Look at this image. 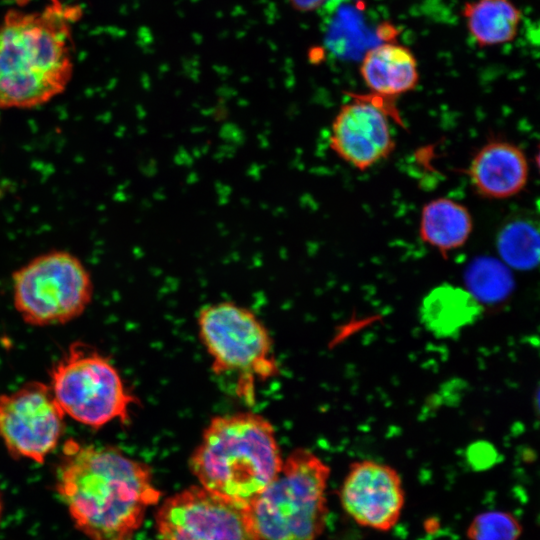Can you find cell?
I'll return each mask as SVG.
<instances>
[{"label": "cell", "instance_id": "obj_1", "mask_svg": "<svg viewBox=\"0 0 540 540\" xmlns=\"http://www.w3.org/2000/svg\"><path fill=\"white\" fill-rule=\"evenodd\" d=\"M56 491L89 540H133L161 492L150 468L113 446L65 444Z\"/></svg>", "mask_w": 540, "mask_h": 540}, {"label": "cell", "instance_id": "obj_2", "mask_svg": "<svg viewBox=\"0 0 540 540\" xmlns=\"http://www.w3.org/2000/svg\"><path fill=\"white\" fill-rule=\"evenodd\" d=\"M80 14L78 6L58 0L7 11L0 24V109L37 107L66 89Z\"/></svg>", "mask_w": 540, "mask_h": 540}, {"label": "cell", "instance_id": "obj_3", "mask_svg": "<svg viewBox=\"0 0 540 540\" xmlns=\"http://www.w3.org/2000/svg\"><path fill=\"white\" fill-rule=\"evenodd\" d=\"M282 463L272 424L254 412L212 418L189 459L203 489L245 506L274 479Z\"/></svg>", "mask_w": 540, "mask_h": 540}, {"label": "cell", "instance_id": "obj_4", "mask_svg": "<svg viewBox=\"0 0 540 540\" xmlns=\"http://www.w3.org/2000/svg\"><path fill=\"white\" fill-rule=\"evenodd\" d=\"M329 466L307 449H296L248 507L261 540H317L328 515Z\"/></svg>", "mask_w": 540, "mask_h": 540}, {"label": "cell", "instance_id": "obj_5", "mask_svg": "<svg viewBox=\"0 0 540 540\" xmlns=\"http://www.w3.org/2000/svg\"><path fill=\"white\" fill-rule=\"evenodd\" d=\"M198 333L216 375L236 378V393L252 402L258 382L279 373L272 339L249 309L233 302L205 306L197 317Z\"/></svg>", "mask_w": 540, "mask_h": 540}, {"label": "cell", "instance_id": "obj_6", "mask_svg": "<svg viewBox=\"0 0 540 540\" xmlns=\"http://www.w3.org/2000/svg\"><path fill=\"white\" fill-rule=\"evenodd\" d=\"M48 385L65 416L95 429L126 422L138 403L110 360L82 342L53 364Z\"/></svg>", "mask_w": 540, "mask_h": 540}, {"label": "cell", "instance_id": "obj_7", "mask_svg": "<svg viewBox=\"0 0 540 540\" xmlns=\"http://www.w3.org/2000/svg\"><path fill=\"white\" fill-rule=\"evenodd\" d=\"M12 296L26 323L60 325L86 310L93 297V282L80 259L54 250L36 256L13 273Z\"/></svg>", "mask_w": 540, "mask_h": 540}, {"label": "cell", "instance_id": "obj_8", "mask_svg": "<svg viewBox=\"0 0 540 540\" xmlns=\"http://www.w3.org/2000/svg\"><path fill=\"white\" fill-rule=\"evenodd\" d=\"M159 540H261L248 507L193 486L167 498L156 514Z\"/></svg>", "mask_w": 540, "mask_h": 540}, {"label": "cell", "instance_id": "obj_9", "mask_svg": "<svg viewBox=\"0 0 540 540\" xmlns=\"http://www.w3.org/2000/svg\"><path fill=\"white\" fill-rule=\"evenodd\" d=\"M64 418L47 383L29 381L0 394V439L15 457L44 462L60 441Z\"/></svg>", "mask_w": 540, "mask_h": 540}, {"label": "cell", "instance_id": "obj_10", "mask_svg": "<svg viewBox=\"0 0 540 540\" xmlns=\"http://www.w3.org/2000/svg\"><path fill=\"white\" fill-rule=\"evenodd\" d=\"M339 498L343 510L358 525L381 532L398 523L405 504L397 470L367 459L350 464Z\"/></svg>", "mask_w": 540, "mask_h": 540}, {"label": "cell", "instance_id": "obj_11", "mask_svg": "<svg viewBox=\"0 0 540 540\" xmlns=\"http://www.w3.org/2000/svg\"><path fill=\"white\" fill-rule=\"evenodd\" d=\"M389 116L380 102L355 95L339 108L331 123L330 149L355 169L371 168L395 149Z\"/></svg>", "mask_w": 540, "mask_h": 540}, {"label": "cell", "instance_id": "obj_12", "mask_svg": "<svg viewBox=\"0 0 540 540\" xmlns=\"http://www.w3.org/2000/svg\"><path fill=\"white\" fill-rule=\"evenodd\" d=\"M468 175L478 195L502 200L519 194L526 187L529 165L519 146L494 140L483 145L474 155Z\"/></svg>", "mask_w": 540, "mask_h": 540}, {"label": "cell", "instance_id": "obj_13", "mask_svg": "<svg viewBox=\"0 0 540 540\" xmlns=\"http://www.w3.org/2000/svg\"><path fill=\"white\" fill-rule=\"evenodd\" d=\"M360 74L371 95L388 100L413 91L419 82L413 52L389 41L375 44L363 54Z\"/></svg>", "mask_w": 540, "mask_h": 540}, {"label": "cell", "instance_id": "obj_14", "mask_svg": "<svg viewBox=\"0 0 540 540\" xmlns=\"http://www.w3.org/2000/svg\"><path fill=\"white\" fill-rule=\"evenodd\" d=\"M361 0H327L321 7V28L328 48L338 55L364 53L372 47L373 36L381 41L380 30L372 31Z\"/></svg>", "mask_w": 540, "mask_h": 540}, {"label": "cell", "instance_id": "obj_15", "mask_svg": "<svg viewBox=\"0 0 540 540\" xmlns=\"http://www.w3.org/2000/svg\"><path fill=\"white\" fill-rule=\"evenodd\" d=\"M482 311L481 304L466 289L444 284L425 296L420 318L435 336L452 337L473 324Z\"/></svg>", "mask_w": 540, "mask_h": 540}, {"label": "cell", "instance_id": "obj_16", "mask_svg": "<svg viewBox=\"0 0 540 540\" xmlns=\"http://www.w3.org/2000/svg\"><path fill=\"white\" fill-rule=\"evenodd\" d=\"M473 230V218L462 203L438 197L427 202L421 210L419 236L443 256L465 245Z\"/></svg>", "mask_w": 540, "mask_h": 540}, {"label": "cell", "instance_id": "obj_17", "mask_svg": "<svg viewBox=\"0 0 540 540\" xmlns=\"http://www.w3.org/2000/svg\"><path fill=\"white\" fill-rule=\"evenodd\" d=\"M463 16L480 47L512 41L521 21V12L511 0L470 1L464 5Z\"/></svg>", "mask_w": 540, "mask_h": 540}, {"label": "cell", "instance_id": "obj_18", "mask_svg": "<svg viewBox=\"0 0 540 540\" xmlns=\"http://www.w3.org/2000/svg\"><path fill=\"white\" fill-rule=\"evenodd\" d=\"M501 261L509 268L531 270L539 262L538 229L527 220H513L499 231L496 241Z\"/></svg>", "mask_w": 540, "mask_h": 540}, {"label": "cell", "instance_id": "obj_19", "mask_svg": "<svg viewBox=\"0 0 540 540\" xmlns=\"http://www.w3.org/2000/svg\"><path fill=\"white\" fill-rule=\"evenodd\" d=\"M502 261L491 257L473 260L465 272L467 291L481 304L499 303L512 292L514 280Z\"/></svg>", "mask_w": 540, "mask_h": 540}, {"label": "cell", "instance_id": "obj_20", "mask_svg": "<svg viewBox=\"0 0 540 540\" xmlns=\"http://www.w3.org/2000/svg\"><path fill=\"white\" fill-rule=\"evenodd\" d=\"M466 534L469 540H518L522 526L509 512L489 511L475 516Z\"/></svg>", "mask_w": 540, "mask_h": 540}, {"label": "cell", "instance_id": "obj_21", "mask_svg": "<svg viewBox=\"0 0 540 540\" xmlns=\"http://www.w3.org/2000/svg\"><path fill=\"white\" fill-rule=\"evenodd\" d=\"M327 0H289L292 7L300 12H309L322 7Z\"/></svg>", "mask_w": 540, "mask_h": 540}, {"label": "cell", "instance_id": "obj_22", "mask_svg": "<svg viewBox=\"0 0 540 540\" xmlns=\"http://www.w3.org/2000/svg\"><path fill=\"white\" fill-rule=\"evenodd\" d=\"M2 509H3V507H2V499H1V496H0V518H1V514H2Z\"/></svg>", "mask_w": 540, "mask_h": 540}]
</instances>
